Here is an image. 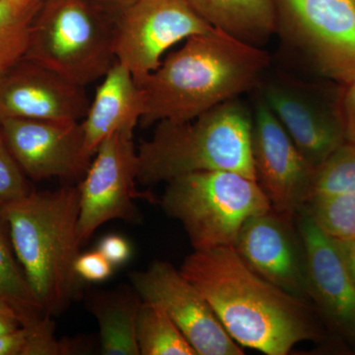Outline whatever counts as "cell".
I'll return each mask as SVG.
<instances>
[{
    "instance_id": "obj_13",
    "label": "cell",
    "mask_w": 355,
    "mask_h": 355,
    "mask_svg": "<svg viewBox=\"0 0 355 355\" xmlns=\"http://www.w3.org/2000/svg\"><path fill=\"white\" fill-rule=\"evenodd\" d=\"M297 229L304 249L308 298L340 340L355 347V284L338 241L303 207Z\"/></svg>"
},
{
    "instance_id": "obj_12",
    "label": "cell",
    "mask_w": 355,
    "mask_h": 355,
    "mask_svg": "<svg viewBox=\"0 0 355 355\" xmlns=\"http://www.w3.org/2000/svg\"><path fill=\"white\" fill-rule=\"evenodd\" d=\"M0 133L33 181L83 179L92 161L84 149L81 121L1 118Z\"/></svg>"
},
{
    "instance_id": "obj_28",
    "label": "cell",
    "mask_w": 355,
    "mask_h": 355,
    "mask_svg": "<svg viewBox=\"0 0 355 355\" xmlns=\"http://www.w3.org/2000/svg\"><path fill=\"white\" fill-rule=\"evenodd\" d=\"M32 329L22 327L13 333L0 336V355H30Z\"/></svg>"
},
{
    "instance_id": "obj_14",
    "label": "cell",
    "mask_w": 355,
    "mask_h": 355,
    "mask_svg": "<svg viewBox=\"0 0 355 355\" xmlns=\"http://www.w3.org/2000/svg\"><path fill=\"white\" fill-rule=\"evenodd\" d=\"M89 106L86 87L31 60L0 76V119L81 121Z\"/></svg>"
},
{
    "instance_id": "obj_19",
    "label": "cell",
    "mask_w": 355,
    "mask_h": 355,
    "mask_svg": "<svg viewBox=\"0 0 355 355\" xmlns=\"http://www.w3.org/2000/svg\"><path fill=\"white\" fill-rule=\"evenodd\" d=\"M210 26L258 46L277 32L273 0H188Z\"/></svg>"
},
{
    "instance_id": "obj_25",
    "label": "cell",
    "mask_w": 355,
    "mask_h": 355,
    "mask_svg": "<svg viewBox=\"0 0 355 355\" xmlns=\"http://www.w3.org/2000/svg\"><path fill=\"white\" fill-rule=\"evenodd\" d=\"M27 176L16 162L0 133V207L29 195Z\"/></svg>"
},
{
    "instance_id": "obj_9",
    "label": "cell",
    "mask_w": 355,
    "mask_h": 355,
    "mask_svg": "<svg viewBox=\"0 0 355 355\" xmlns=\"http://www.w3.org/2000/svg\"><path fill=\"white\" fill-rule=\"evenodd\" d=\"M139 172L132 133H116L96 151L79 188L78 238L81 246L102 225L112 220L139 223L135 200Z\"/></svg>"
},
{
    "instance_id": "obj_23",
    "label": "cell",
    "mask_w": 355,
    "mask_h": 355,
    "mask_svg": "<svg viewBox=\"0 0 355 355\" xmlns=\"http://www.w3.org/2000/svg\"><path fill=\"white\" fill-rule=\"evenodd\" d=\"M304 209L334 239L343 241L355 238V191L312 198Z\"/></svg>"
},
{
    "instance_id": "obj_4",
    "label": "cell",
    "mask_w": 355,
    "mask_h": 355,
    "mask_svg": "<svg viewBox=\"0 0 355 355\" xmlns=\"http://www.w3.org/2000/svg\"><path fill=\"white\" fill-rule=\"evenodd\" d=\"M252 125L253 114L237 99L191 121H159L137 148V182L153 186L202 171L239 173L257 181Z\"/></svg>"
},
{
    "instance_id": "obj_22",
    "label": "cell",
    "mask_w": 355,
    "mask_h": 355,
    "mask_svg": "<svg viewBox=\"0 0 355 355\" xmlns=\"http://www.w3.org/2000/svg\"><path fill=\"white\" fill-rule=\"evenodd\" d=\"M44 0H0V76L25 58Z\"/></svg>"
},
{
    "instance_id": "obj_3",
    "label": "cell",
    "mask_w": 355,
    "mask_h": 355,
    "mask_svg": "<svg viewBox=\"0 0 355 355\" xmlns=\"http://www.w3.org/2000/svg\"><path fill=\"white\" fill-rule=\"evenodd\" d=\"M16 257L49 316L64 313L80 295L74 263L80 254L78 184L37 191L0 207Z\"/></svg>"
},
{
    "instance_id": "obj_7",
    "label": "cell",
    "mask_w": 355,
    "mask_h": 355,
    "mask_svg": "<svg viewBox=\"0 0 355 355\" xmlns=\"http://www.w3.org/2000/svg\"><path fill=\"white\" fill-rule=\"evenodd\" d=\"M277 30L324 76L355 78V0H273Z\"/></svg>"
},
{
    "instance_id": "obj_8",
    "label": "cell",
    "mask_w": 355,
    "mask_h": 355,
    "mask_svg": "<svg viewBox=\"0 0 355 355\" xmlns=\"http://www.w3.org/2000/svg\"><path fill=\"white\" fill-rule=\"evenodd\" d=\"M212 28L188 0H137L116 16L114 57L139 85L166 51Z\"/></svg>"
},
{
    "instance_id": "obj_32",
    "label": "cell",
    "mask_w": 355,
    "mask_h": 355,
    "mask_svg": "<svg viewBox=\"0 0 355 355\" xmlns=\"http://www.w3.org/2000/svg\"><path fill=\"white\" fill-rule=\"evenodd\" d=\"M91 1L95 2L98 6L108 10L109 12L118 16L121 11L125 10L137 0H91Z\"/></svg>"
},
{
    "instance_id": "obj_29",
    "label": "cell",
    "mask_w": 355,
    "mask_h": 355,
    "mask_svg": "<svg viewBox=\"0 0 355 355\" xmlns=\"http://www.w3.org/2000/svg\"><path fill=\"white\" fill-rule=\"evenodd\" d=\"M97 250L113 266L123 265L132 254L130 243L116 234L105 236L98 245Z\"/></svg>"
},
{
    "instance_id": "obj_18",
    "label": "cell",
    "mask_w": 355,
    "mask_h": 355,
    "mask_svg": "<svg viewBox=\"0 0 355 355\" xmlns=\"http://www.w3.org/2000/svg\"><path fill=\"white\" fill-rule=\"evenodd\" d=\"M141 302L132 286L89 295L88 310L99 324L100 354L140 355L137 320Z\"/></svg>"
},
{
    "instance_id": "obj_21",
    "label": "cell",
    "mask_w": 355,
    "mask_h": 355,
    "mask_svg": "<svg viewBox=\"0 0 355 355\" xmlns=\"http://www.w3.org/2000/svg\"><path fill=\"white\" fill-rule=\"evenodd\" d=\"M140 355H198L160 305L142 300L137 320Z\"/></svg>"
},
{
    "instance_id": "obj_27",
    "label": "cell",
    "mask_w": 355,
    "mask_h": 355,
    "mask_svg": "<svg viewBox=\"0 0 355 355\" xmlns=\"http://www.w3.org/2000/svg\"><path fill=\"white\" fill-rule=\"evenodd\" d=\"M343 85L336 103V112L342 121L345 139L355 142V78Z\"/></svg>"
},
{
    "instance_id": "obj_2",
    "label": "cell",
    "mask_w": 355,
    "mask_h": 355,
    "mask_svg": "<svg viewBox=\"0 0 355 355\" xmlns=\"http://www.w3.org/2000/svg\"><path fill=\"white\" fill-rule=\"evenodd\" d=\"M268 64L265 51L216 28L191 36L137 85L139 123L193 120L254 87Z\"/></svg>"
},
{
    "instance_id": "obj_11",
    "label": "cell",
    "mask_w": 355,
    "mask_h": 355,
    "mask_svg": "<svg viewBox=\"0 0 355 355\" xmlns=\"http://www.w3.org/2000/svg\"><path fill=\"white\" fill-rule=\"evenodd\" d=\"M252 154L257 181L272 209L294 220L309 200L316 168L306 160L261 96L253 114Z\"/></svg>"
},
{
    "instance_id": "obj_1",
    "label": "cell",
    "mask_w": 355,
    "mask_h": 355,
    "mask_svg": "<svg viewBox=\"0 0 355 355\" xmlns=\"http://www.w3.org/2000/svg\"><path fill=\"white\" fill-rule=\"evenodd\" d=\"M180 272L197 287L242 347L286 355L298 343L324 338L307 300L254 272L233 246L193 250Z\"/></svg>"
},
{
    "instance_id": "obj_17",
    "label": "cell",
    "mask_w": 355,
    "mask_h": 355,
    "mask_svg": "<svg viewBox=\"0 0 355 355\" xmlns=\"http://www.w3.org/2000/svg\"><path fill=\"white\" fill-rule=\"evenodd\" d=\"M142 116L139 86L130 71L114 62L96 91L87 114L81 121L84 149L93 159L107 139L116 133H135Z\"/></svg>"
},
{
    "instance_id": "obj_31",
    "label": "cell",
    "mask_w": 355,
    "mask_h": 355,
    "mask_svg": "<svg viewBox=\"0 0 355 355\" xmlns=\"http://www.w3.org/2000/svg\"><path fill=\"white\" fill-rule=\"evenodd\" d=\"M338 243L340 245V250H342L343 258H345L347 268H349L350 275H352L355 284V238L338 241Z\"/></svg>"
},
{
    "instance_id": "obj_26",
    "label": "cell",
    "mask_w": 355,
    "mask_h": 355,
    "mask_svg": "<svg viewBox=\"0 0 355 355\" xmlns=\"http://www.w3.org/2000/svg\"><path fill=\"white\" fill-rule=\"evenodd\" d=\"M74 268L77 275L88 282H104L114 272V266L98 250L79 254Z\"/></svg>"
},
{
    "instance_id": "obj_16",
    "label": "cell",
    "mask_w": 355,
    "mask_h": 355,
    "mask_svg": "<svg viewBox=\"0 0 355 355\" xmlns=\"http://www.w3.org/2000/svg\"><path fill=\"white\" fill-rule=\"evenodd\" d=\"M233 247L263 279L293 295L308 298L304 249L299 233L294 231L293 220L272 209L251 217Z\"/></svg>"
},
{
    "instance_id": "obj_20",
    "label": "cell",
    "mask_w": 355,
    "mask_h": 355,
    "mask_svg": "<svg viewBox=\"0 0 355 355\" xmlns=\"http://www.w3.org/2000/svg\"><path fill=\"white\" fill-rule=\"evenodd\" d=\"M0 300L10 306L23 327H33L49 316L35 296L11 241L8 224L0 211Z\"/></svg>"
},
{
    "instance_id": "obj_5",
    "label": "cell",
    "mask_w": 355,
    "mask_h": 355,
    "mask_svg": "<svg viewBox=\"0 0 355 355\" xmlns=\"http://www.w3.org/2000/svg\"><path fill=\"white\" fill-rule=\"evenodd\" d=\"M116 21L114 14L91 0H44L24 58L86 87L116 62Z\"/></svg>"
},
{
    "instance_id": "obj_24",
    "label": "cell",
    "mask_w": 355,
    "mask_h": 355,
    "mask_svg": "<svg viewBox=\"0 0 355 355\" xmlns=\"http://www.w3.org/2000/svg\"><path fill=\"white\" fill-rule=\"evenodd\" d=\"M352 191H355V142L345 141L317 168L309 200Z\"/></svg>"
},
{
    "instance_id": "obj_30",
    "label": "cell",
    "mask_w": 355,
    "mask_h": 355,
    "mask_svg": "<svg viewBox=\"0 0 355 355\" xmlns=\"http://www.w3.org/2000/svg\"><path fill=\"white\" fill-rule=\"evenodd\" d=\"M22 327L15 311L0 300V336L13 333Z\"/></svg>"
},
{
    "instance_id": "obj_15",
    "label": "cell",
    "mask_w": 355,
    "mask_h": 355,
    "mask_svg": "<svg viewBox=\"0 0 355 355\" xmlns=\"http://www.w3.org/2000/svg\"><path fill=\"white\" fill-rule=\"evenodd\" d=\"M261 96L316 169L347 141L336 105L329 108L308 86L296 81H270Z\"/></svg>"
},
{
    "instance_id": "obj_6",
    "label": "cell",
    "mask_w": 355,
    "mask_h": 355,
    "mask_svg": "<svg viewBox=\"0 0 355 355\" xmlns=\"http://www.w3.org/2000/svg\"><path fill=\"white\" fill-rule=\"evenodd\" d=\"M160 205L181 222L196 251L234 246L248 219L272 210L258 181L230 171L175 178L167 182Z\"/></svg>"
},
{
    "instance_id": "obj_10",
    "label": "cell",
    "mask_w": 355,
    "mask_h": 355,
    "mask_svg": "<svg viewBox=\"0 0 355 355\" xmlns=\"http://www.w3.org/2000/svg\"><path fill=\"white\" fill-rule=\"evenodd\" d=\"M141 300L160 305L198 355H243L244 349L229 336L200 291L165 261L130 275Z\"/></svg>"
}]
</instances>
